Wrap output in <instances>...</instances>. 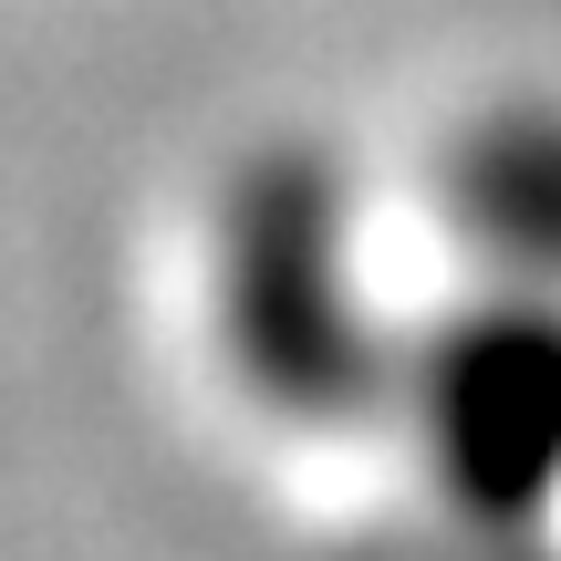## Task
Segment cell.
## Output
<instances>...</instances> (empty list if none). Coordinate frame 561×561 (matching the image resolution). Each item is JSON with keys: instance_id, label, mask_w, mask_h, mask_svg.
<instances>
[{"instance_id": "cell-3", "label": "cell", "mask_w": 561, "mask_h": 561, "mask_svg": "<svg viewBox=\"0 0 561 561\" xmlns=\"http://www.w3.org/2000/svg\"><path fill=\"white\" fill-rule=\"evenodd\" d=\"M437 219L479 261V280L561 291V104H489L437 157Z\"/></svg>"}, {"instance_id": "cell-2", "label": "cell", "mask_w": 561, "mask_h": 561, "mask_svg": "<svg viewBox=\"0 0 561 561\" xmlns=\"http://www.w3.org/2000/svg\"><path fill=\"white\" fill-rule=\"evenodd\" d=\"M405 426L426 489L479 530H530L561 500V291L479 280L468 312L405 343Z\"/></svg>"}, {"instance_id": "cell-1", "label": "cell", "mask_w": 561, "mask_h": 561, "mask_svg": "<svg viewBox=\"0 0 561 561\" xmlns=\"http://www.w3.org/2000/svg\"><path fill=\"white\" fill-rule=\"evenodd\" d=\"M219 354L250 405L291 426H333L405 385V354L385 343L375 301L354 280V187L322 146L280 136L229 167L219 187Z\"/></svg>"}]
</instances>
